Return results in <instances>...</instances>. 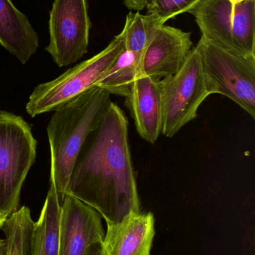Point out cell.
I'll use <instances>...</instances> for the list:
<instances>
[{
    "label": "cell",
    "mask_w": 255,
    "mask_h": 255,
    "mask_svg": "<svg viewBox=\"0 0 255 255\" xmlns=\"http://www.w3.org/2000/svg\"><path fill=\"white\" fill-rule=\"evenodd\" d=\"M61 201L50 182L44 205L34 222L30 255H59Z\"/></svg>",
    "instance_id": "cell-14"
},
{
    "label": "cell",
    "mask_w": 255,
    "mask_h": 255,
    "mask_svg": "<svg viewBox=\"0 0 255 255\" xmlns=\"http://www.w3.org/2000/svg\"><path fill=\"white\" fill-rule=\"evenodd\" d=\"M7 218H3L0 220V229H2L3 226H4V222H5V220H7Z\"/></svg>",
    "instance_id": "cell-23"
},
{
    "label": "cell",
    "mask_w": 255,
    "mask_h": 255,
    "mask_svg": "<svg viewBox=\"0 0 255 255\" xmlns=\"http://www.w3.org/2000/svg\"><path fill=\"white\" fill-rule=\"evenodd\" d=\"M65 195L95 210L106 224L140 212L128 121L115 103H110L84 141L72 166Z\"/></svg>",
    "instance_id": "cell-1"
},
{
    "label": "cell",
    "mask_w": 255,
    "mask_h": 255,
    "mask_svg": "<svg viewBox=\"0 0 255 255\" xmlns=\"http://www.w3.org/2000/svg\"><path fill=\"white\" fill-rule=\"evenodd\" d=\"M91 28L87 0H54L45 50L58 67L70 65L88 52Z\"/></svg>",
    "instance_id": "cell-8"
},
{
    "label": "cell",
    "mask_w": 255,
    "mask_h": 255,
    "mask_svg": "<svg viewBox=\"0 0 255 255\" xmlns=\"http://www.w3.org/2000/svg\"><path fill=\"white\" fill-rule=\"evenodd\" d=\"M193 48L191 33L166 24L160 25L144 54L142 73L157 82L173 76Z\"/></svg>",
    "instance_id": "cell-10"
},
{
    "label": "cell",
    "mask_w": 255,
    "mask_h": 255,
    "mask_svg": "<svg viewBox=\"0 0 255 255\" xmlns=\"http://www.w3.org/2000/svg\"><path fill=\"white\" fill-rule=\"evenodd\" d=\"M232 5L236 6L237 4H241V3L244 2L246 0H228Z\"/></svg>",
    "instance_id": "cell-22"
},
{
    "label": "cell",
    "mask_w": 255,
    "mask_h": 255,
    "mask_svg": "<svg viewBox=\"0 0 255 255\" xmlns=\"http://www.w3.org/2000/svg\"><path fill=\"white\" fill-rule=\"evenodd\" d=\"M104 90L93 87L54 111L47 134L50 145V182L62 202L72 166L88 133L112 103Z\"/></svg>",
    "instance_id": "cell-2"
},
{
    "label": "cell",
    "mask_w": 255,
    "mask_h": 255,
    "mask_svg": "<svg viewBox=\"0 0 255 255\" xmlns=\"http://www.w3.org/2000/svg\"><path fill=\"white\" fill-rule=\"evenodd\" d=\"M7 217H8V216L6 215L5 214H4V213H2L0 211V220L3 218H7Z\"/></svg>",
    "instance_id": "cell-24"
},
{
    "label": "cell",
    "mask_w": 255,
    "mask_h": 255,
    "mask_svg": "<svg viewBox=\"0 0 255 255\" xmlns=\"http://www.w3.org/2000/svg\"><path fill=\"white\" fill-rule=\"evenodd\" d=\"M161 95L162 133L172 137L197 118V112L209 97L202 57L197 46L173 76L159 82Z\"/></svg>",
    "instance_id": "cell-7"
},
{
    "label": "cell",
    "mask_w": 255,
    "mask_h": 255,
    "mask_svg": "<svg viewBox=\"0 0 255 255\" xmlns=\"http://www.w3.org/2000/svg\"><path fill=\"white\" fill-rule=\"evenodd\" d=\"M102 217L95 210L65 195L61 202L59 255H85L87 249L103 242Z\"/></svg>",
    "instance_id": "cell-9"
},
{
    "label": "cell",
    "mask_w": 255,
    "mask_h": 255,
    "mask_svg": "<svg viewBox=\"0 0 255 255\" xmlns=\"http://www.w3.org/2000/svg\"><path fill=\"white\" fill-rule=\"evenodd\" d=\"M125 100L139 136L149 143H155L163 129L159 82L143 73L138 75Z\"/></svg>",
    "instance_id": "cell-12"
},
{
    "label": "cell",
    "mask_w": 255,
    "mask_h": 255,
    "mask_svg": "<svg viewBox=\"0 0 255 255\" xmlns=\"http://www.w3.org/2000/svg\"><path fill=\"white\" fill-rule=\"evenodd\" d=\"M0 45L22 64L39 47L37 32L11 0H0Z\"/></svg>",
    "instance_id": "cell-13"
},
{
    "label": "cell",
    "mask_w": 255,
    "mask_h": 255,
    "mask_svg": "<svg viewBox=\"0 0 255 255\" xmlns=\"http://www.w3.org/2000/svg\"><path fill=\"white\" fill-rule=\"evenodd\" d=\"M148 0H124V4L130 10L140 11L146 7Z\"/></svg>",
    "instance_id": "cell-19"
},
{
    "label": "cell",
    "mask_w": 255,
    "mask_h": 255,
    "mask_svg": "<svg viewBox=\"0 0 255 255\" xmlns=\"http://www.w3.org/2000/svg\"><path fill=\"white\" fill-rule=\"evenodd\" d=\"M85 255H103L102 242L95 243L90 246L87 249Z\"/></svg>",
    "instance_id": "cell-20"
},
{
    "label": "cell",
    "mask_w": 255,
    "mask_h": 255,
    "mask_svg": "<svg viewBox=\"0 0 255 255\" xmlns=\"http://www.w3.org/2000/svg\"><path fill=\"white\" fill-rule=\"evenodd\" d=\"M164 24L155 15L142 14L139 11H130L127 15L121 33L124 37L125 50L132 52L136 58L138 74L142 73V59L148 43L157 28Z\"/></svg>",
    "instance_id": "cell-15"
},
{
    "label": "cell",
    "mask_w": 255,
    "mask_h": 255,
    "mask_svg": "<svg viewBox=\"0 0 255 255\" xmlns=\"http://www.w3.org/2000/svg\"><path fill=\"white\" fill-rule=\"evenodd\" d=\"M138 75L134 55L124 49L110 68L96 82L94 87L104 90L110 95L126 98Z\"/></svg>",
    "instance_id": "cell-16"
},
{
    "label": "cell",
    "mask_w": 255,
    "mask_h": 255,
    "mask_svg": "<svg viewBox=\"0 0 255 255\" xmlns=\"http://www.w3.org/2000/svg\"><path fill=\"white\" fill-rule=\"evenodd\" d=\"M37 141L21 117L0 112V211L19 208L21 189L36 158Z\"/></svg>",
    "instance_id": "cell-4"
},
{
    "label": "cell",
    "mask_w": 255,
    "mask_h": 255,
    "mask_svg": "<svg viewBox=\"0 0 255 255\" xmlns=\"http://www.w3.org/2000/svg\"><path fill=\"white\" fill-rule=\"evenodd\" d=\"M154 236V214L131 213L119 223L107 224L103 255H150Z\"/></svg>",
    "instance_id": "cell-11"
},
{
    "label": "cell",
    "mask_w": 255,
    "mask_h": 255,
    "mask_svg": "<svg viewBox=\"0 0 255 255\" xmlns=\"http://www.w3.org/2000/svg\"><path fill=\"white\" fill-rule=\"evenodd\" d=\"M202 0H148L147 13L155 15L163 23L181 13H189Z\"/></svg>",
    "instance_id": "cell-18"
},
{
    "label": "cell",
    "mask_w": 255,
    "mask_h": 255,
    "mask_svg": "<svg viewBox=\"0 0 255 255\" xmlns=\"http://www.w3.org/2000/svg\"><path fill=\"white\" fill-rule=\"evenodd\" d=\"M196 46L210 95L225 96L255 119V56L232 53L202 37Z\"/></svg>",
    "instance_id": "cell-6"
},
{
    "label": "cell",
    "mask_w": 255,
    "mask_h": 255,
    "mask_svg": "<svg viewBox=\"0 0 255 255\" xmlns=\"http://www.w3.org/2000/svg\"><path fill=\"white\" fill-rule=\"evenodd\" d=\"M7 246L5 238L1 239L0 238V255H7Z\"/></svg>",
    "instance_id": "cell-21"
},
{
    "label": "cell",
    "mask_w": 255,
    "mask_h": 255,
    "mask_svg": "<svg viewBox=\"0 0 255 255\" xmlns=\"http://www.w3.org/2000/svg\"><path fill=\"white\" fill-rule=\"evenodd\" d=\"M189 13L204 40L237 55L255 56V0L236 6L228 0H202Z\"/></svg>",
    "instance_id": "cell-3"
},
{
    "label": "cell",
    "mask_w": 255,
    "mask_h": 255,
    "mask_svg": "<svg viewBox=\"0 0 255 255\" xmlns=\"http://www.w3.org/2000/svg\"><path fill=\"white\" fill-rule=\"evenodd\" d=\"M33 224L31 211L26 206L7 217L1 229L7 242V255H30Z\"/></svg>",
    "instance_id": "cell-17"
},
{
    "label": "cell",
    "mask_w": 255,
    "mask_h": 255,
    "mask_svg": "<svg viewBox=\"0 0 255 255\" xmlns=\"http://www.w3.org/2000/svg\"><path fill=\"white\" fill-rule=\"evenodd\" d=\"M124 49V37L120 33L92 58L69 69L54 80L37 85L25 106L27 113L34 118L53 112L93 88Z\"/></svg>",
    "instance_id": "cell-5"
}]
</instances>
